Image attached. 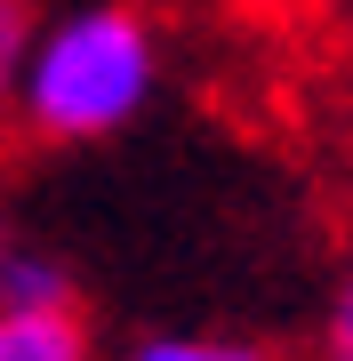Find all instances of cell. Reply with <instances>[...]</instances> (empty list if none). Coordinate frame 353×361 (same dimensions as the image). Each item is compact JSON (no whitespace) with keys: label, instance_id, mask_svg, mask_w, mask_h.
<instances>
[{"label":"cell","instance_id":"2","mask_svg":"<svg viewBox=\"0 0 353 361\" xmlns=\"http://www.w3.org/2000/svg\"><path fill=\"white\" fill-rule=\"evenodd\" d=\"M0 361H97L80 305H0Z\"/></svg>","mask_w":353,"mask_h":361},{"label":"cell","instance_id":"3","mask_svg":"<svg viewBox=\"0 0 353 361\" xmlns=\"http://www.w3.org/2000/svg\"><path fill=\"white\" fill-rule=\"evenodd\" d=\"M0 305H73V281L49 257H25V249H0Z\"/></svg>","mask_w":353,"mask_h":361},{"label":"cell","instance_id":"6","mask_svg":"<svg viewBox=\"0 0 353 361\" xmlns=\"http://www.w3.org/2000/svg\"><path fill=\"white\" fill-rule=\"evenodd\" d=\"M321 361H353V273L329 297V322H321Z\"/></svg>","mask_w":353,"mask_h":361},{"label":"cell","instance_id":"4","mask_svg":"<svg viewBox=\"0 0 353 361\" xmlns=\"http://www.w3.org/2000/svg\"><path fill=\"white\" fill-rule=\"evenodd\" d=\"M129 361H265V353L241 337H144Z\"/></svg>","mask_w":353,"mask_h":361},{"label":"cell","instance_id":"1","mask_svg":"<svg viewBox=\"0 0 353 361\" xmlns=\"http://www.w3.org/2000/svg\"><path fill=\"white\" fill-rule=\"evenodd\" d=\"M161 80V32L144 8H73L49 32H32L25 73H16V121L40 145H97L129 129Z\"/></svg>","mask_w":353,"mask_h":361},{"label":"cell","instance_id":"5","mask_svg":"<svg viewBox=\"0 0 353 361\" xmlns=\"http://www.w3.org/2000/svg\"><path fill=\"white\" fill-rule=\"evenodd\" d=\"M32 32H40L32 0H0V104H8L16 73H25V49H32Z\"/></svg>","mask_w":353,"mask_h":361}]
</instances>
